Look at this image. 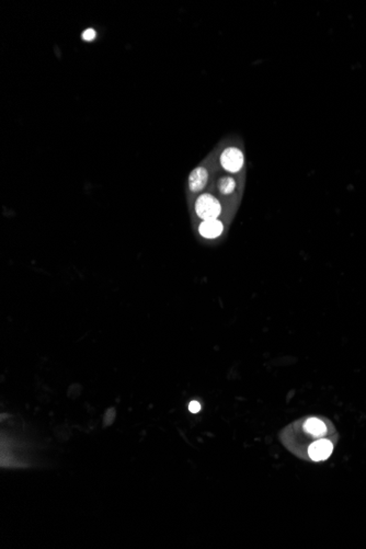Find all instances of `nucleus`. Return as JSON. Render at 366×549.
I'll return each instance as SVG.
<instances>
[{
	"instance_id": "1",
	"label": "nucleus",
	"mask_w": 366,
	"mask_h": 549,
	"mask_svg": "<svg viewBox=\"0 0 366 549\" xmlns=\"http://www.w3.org/2000/svg\"><path fill=\"white\" fill-rule=\"evenodd\" d=\"M195 211L203 220L217 218L222 212V206L215 196L210 194H202L195 203Z\"/></svg>"
},
{
	"instance_id": "6",
	"label": "nucleus",
	"mask_w": 366,
	"mask_h": 549,
	"mask_svg": "<svg viewBox=\"0 0 366 549\" xmlns=\"http://www.w3.org/2000/svg\"><path fill=\"white\" fill-rule=\"evenodd\" d=\"M304 429L307 433L312 434L314 437L320 438L323 437L327 433V427L321 420L317 419V418H311L305 422Z\"/></svg>"
},
{
	"instance_id": "2",
	"label": "nucleus",
	"mask_w": 366,
	"mask_h": 549,
	"mask_svg": "<svg viewBox=\"0 0 366 549\" xmlns=\"http://www.w3.org/2000/svg\"><path fill=\"white\" fill-rule=\"evenodd\" d=\"M221 163L224 169L229 172H238L243 166V155L236 147H229L223 152Z\"/></svg>"
},
{
	"instance_id": "9",
	"label": "nucleus",
	"mask_w": 366,
	"mask_h": 549,
	"mask_svg": "<svg viewBox=\"0 0 366 549\" xmlns=\"http://www.w3.org/2000/svg\"><path fill=\"white\" fill-rule=\"evenodd\" d=\"M189 410L192 412V413H198L200 410H201V405L200 403H198V401H191L190 405H189Z\"/></svg>"
},
{
	"instance_id": "7",
	"label": "nucleus",
	"mask_w": 366,
	"mask_h": 549,
	"mask_svg": "<svg viewBox=\"0 0 366 549\" xmlns=\"http://www.w3.org/2000/svg\"><path fill=\"white\" fill-rule=\"evenodd\" d=\"M219 191L223 194H230L236 187V181L233 178H223L218 184Z\"/></svg>"
},
{
	"instance_id": "8",
	"label": "nucleus",
	"mask_w": 366,
	"mask_h": 549,
	"mask_svg": "<svg viewBox=\"0 0 366 549\" xmlns=\"http://www.w3.org/2000/svg\"><path fill=\"white\" fill-rule=\"evenodd\" d=\"M95 35L97 33L93 29H87L83 33V40L87 41V42H91L95 39Z\"/></svg>"
},
{
	"instance_id": "4",
	"label": "nucleus",
	"mask_w": 366,
	"mask_h": 549,
	"mask_svg": "<svg viewBox=\"0 0 366 549\" xmlns=\"http://www.w3.org/2000/svg\"><path fill=\"white\" fill-rule=\"evenodd\" d=\"M199 232L204 238H217L223 233V224L217 218L203 220V223L199 227Z\"/></svg>"
},
{
	"instance_id": "3",
	"label": "nucleus",
	"mask_w": 366,
	"mask_h": 549,
	"mask_svg": "<svg viewBox=\"0 0 366 549\" xmlns=\"http://www.w3.org/2000/svg\"><path fill=\"white\" fill-rule=\"evenodd\" d=\"M333 450V445L329 440L322 439L314 442L308 449L309 457L315 462L326 461L331 456Z\"/></svg>"
},
{
	"instance_id": "5",
	"label": "nucleus",
	"mask_w": 366,
	"mask_h": 549,
	"mask_svg": "<svg viewBox=\"0 0 366 549\" xmlns=\"http://www.w3.org/2000/svg\"><path fill=\"white\" fill-rule=\"evenodd\" d=\"M208 180V174L205 170V168L199 167L194 169L189 177V186L192 192H200L201 190L204 189V186L207 183Z\"/></svg>"
}]
</instances>
